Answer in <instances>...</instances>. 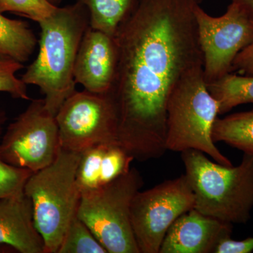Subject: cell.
<instances>
[{
    "label": "cell",
    "instance_id": "1",
    "mask_svg": "<svg viewBox=\"0 0 253 253\" xmlns=\"http://www.w3.org/2000/svg\"><path fill=\"white\" fill-rule=\"evenodd\" d=\"M204 0H139L120 25L117 67L106 94L116 111L118 142L134 160L162 157L169 95L204 67L196 11Z\"/></svg>",
    "mask_w": 253,
    "mask_h": 253
},
{
    "label": "cell",
    "instance_id": "2",
    "mask_svg": "<svg viewBox=\"0 0 253 253\" xmlns=\"http://www.w3.org/2000/svg\"><path fill=\"white\" fill-rule=\"evenodd\" d=\"M39 24V53L21 80L41 89L46 109L56 116L64 101L76 91L73 69L82 39L90 26L89 11L76 1L58 7Z\"/></svg>",
    "mask_w": 253,
    "mask_h": 253
},
{
    "label": "cell",
    "instance_id": "3",
    "mask_svg": "<svg viewBox=\"0 0 253 253\" xmlns=\"http://www.w3.org/2000/svg\"><path fill=\"white\" fill-rule=\"evenodd\" d=\"M186 179L194 195V209L228 224H246L253 209V155L244 154L239 166H226L207 155L181 152Z\"/></svg>",
    "mask_w": 253,
    "mask_h": 253
},
{
    "label": "cell",
    "instance_id": "4",
    "mask_svg": "<svg viewBox=\"0 0 253 253\" xmlns=\"http://www.w3.org/2000/svg\"><path fill=\"white\" fill-rule=\"evenodd\" d=\"M81 153L60 148L51 164L33 172L25 194L31 199L37 229L44 242V253H58L63 237L77 216L81 200L77 169Z\"/></svg>",
    "mask_w": 253,
    "mask_h": 253
},
{
    "label": "cell",
    "instance_id": "5",
    "mask_svg": "<svg viewBox=\"0 0 253 253\" xmlns=\"http://www.w3.org/2000/svg\"><path fill=\"white\" fill-rule=\"evenodd\" d=\"M166 114L167 151L197 150L219 164L233 166L213 141L219 105L208 91L203 67L196 68L176 84L169 95Z\"/></svg>",
    "mask_w": 253,
    "mask_h": 253
},
{
    "label": "cell",
    "instance_id": "6",
    "mask_svg": "<svg viewBox=\"0 0 253 253\" xmlns=\"http://www.w3.org/2000/svg\"><path fill=\"white\" fill-rule=\"evenodd\" d=\"M144 184L136 168L82 194L77 213L108 253H140L131 222L133 199Z\"/></svg>",
    "mask_w": 253,
    "mask_h": 253
},
{
    "label": "cell",
    "instance_id": "7",
    "mask_svg": "<svg viewBox=\"0 0 253 253\" xmlns=\"http://www.w3.org/2000/svg\"><path fill=\"white\" fill-rule=\"evenodd\" d=\"M194 208V195L184 174L139 191L133 199L131 222L140 253H159L173 223Z\"/></svg>",
    "mask_w": 253,
    "mask_h": 253
},
{
    "label": "cell",
    "instance_id": "8",
    "mask_svg": "<svg viewBox=\"0 0 253 253\" xmlns=\"http://www.w3.org/2000/svg\"><path fill=\"white\" fill-rule=\"evenodd\" d=\"M60 148L56 118L46 109L44 99L33 100L8 127L0 143V158L35 172L51 164Z\"/></svg>",
    "mask_w": 253,
    "mask_h": 253
},
{
    "label": "cell",
    "instance_id": "9",
    "mask_svg": "<svg viewBox=\"0 0 253 253\" xmlns=\"http://www.w3.org/2000/svg\"><path fill=\"white\" fill-rule=\"evenodd\" d=\"M55 118L61 149L81 153L96 145H119L116 111L106 94L76 91Z\"/></svg>",
    "mask_w": 253,
    "mask_h": 253
},
{
    "label": "cell",
    "instance_id": "10",
    "mask_svg": "<svg viewBox=\"0 0 253 253\" xmlns=\"http://www.w3.org/2000/svg\"><path fill=\"white\" fill-rule=\"evenodd\" d=\"M206 84L231 73L236 56L253 42V19L231 2L224 14L212 16L201 6L196 11Z\"/></svg>",
    "mask_w": 253,
    "mask_h": 253
},
{
    "label": "cell",
    "instance_id": "11",
    "mask_svg": "<svg viewBox=\"0 0 253 253\" xmlns=\"http://www.w3.org/2000/svg\"><path fill=\"white\" fill-rule=\"evenodd\" d=\"M117 61L114 37L89 26L76 56L73 69L75 82L89 92L106 94L114 81Z\"/></svg>",
    "mask_w": 253,
    "mask_h": 253
},
{
    "label": "cell",
    "instance_id": "12",
    "mask_svg": "<svg viewBox=\"0 0 253 253\" xmlns=\"http://www.w3.org/2000/svg\"><path fill=\"white\" fill-rule=\"evenodd\" d=\"M232 227L193 208L168 229L159 253H213L219 241L231 237Z\"/></svg>",
    "mask_w": 253,
    "mask_h": 253
},
{
    "label": "cell",
    "instance_id": "13",
    "mask_svg": "<svg viewBox=\"0 0 253 253\" xmlns=\"http://www.w3.org/2000/svg\"><path fill=\"white\" fill-rule=\"evenodd\" d=\"M0 246L21 253H44V240L35 224L33 204L24 191L0 199Z\"/></svg>",
    "mask_w": 253,
    "mask_h": 253
},
{
    "label": "cell",
    "instance_id": "14",
    "mask_svg": "<svg viewBox=\"0 0 253 253\" xmlns=\"http://www.w3.org/2000/svg\"><path fill=\"white\" fill-rule=\"evenodd\" d=\"M37 44L36 35L27 23L9 19L0 13V56L26 62Z\"/></svg>",
    "mask_w": 253,
    "mask_h": 253
},
{
    "label": "cell",
    "instance_id": "15",
    "mask_svg": "<svg viewBox=\"0 0 253 253\" xmlns=\"http://www.w3.org/2000/svg\"><path fill=\"white\" fill-rule=\"evenodd\" d=\"M212 139L214 143L224 142L244 154L253 155V109L217 118Z\"/></svg>",
    "mask_w": 253,
    "mask_h": 253
},
{
    "label": "cell",
    "instance_id": "16",
    "mask_svg": "<svg viewBox=\"0 0 253 253\" xmlns=\"http://www.w3.org/2000/svg\"><path fill=\"white\" fill-rule=\"evenodd\" d=\"M207 84L208 91L217 101L219 115L240 105L253 103V76L229 73Z\"/></svg>",
    "mask_w": 253,
    "mask_h": 253
},
{
    "label": "cell",
    "instance_id": "17",
    "mask_svg": "<svg viewBox=\"0 0 253 253\" xmlns=\"http://www.w3.org/2000/svg\"><path fill=\"white\" fill-rule=\"evenodd\" d=\"M139 0H77L89 11L90 27L114 36Z\"/></svg>",
    "mask_w": 253,
    "mask_h": 253
},
{
    "label": "cell",
    "instance_id": "18",
    "mask_svg": "<svg viewBox=\"0 0 253 253\" xmlns=\"http://www.w3.org/2000/svg\"><path fill=\"white\" fill-rule=\"evenodd\" d=\"M58 253H108L89 228L76 216L68 226Z\"/></svg>",
    "mask_w": 253,
    "mask_h": 253
},
{
    "label": "cell",
    "instance_id": "19",
    "mask_svg": "<svg viewBox=\"0 0 253 253\" xmlns=\"http://www.w3.org/2000/svg\"><path fill=\"white\" fill-rule=\"evenodd\" d=\"M100 144L88 148L81 152L77 169V183L81 194L99 188L101 165L105 147Z\"/></svg>",
    "mask_w": 253,
    "mask_h": 253
},
{
    "label": "cell",
    "instance_id": "20",
    "mask_svg": "<svg viewBox=\"0 0 253 253\" xmlns=\"http://www.w3.org/2000/svg\"><path fill=\"white\" fill-rule=\"evenodd\" d=\"M134 160V158L119 145H106L101 160V186L109 184L127 172Z\"/></svg>",
    "mask_w": 253,
    "mask_h": 253
},
{
    "label": "cell",
    "instance_id": "21",
    "mask_svg": "<svg viewBox=\"0 0 253 253\" xmlns=\"http://www.w3.org/2000/svg\"><path fill=\"white\" fill-rule=\"evenodd\" d=\"M58 7L49 0H0V13H16L38 23L54 14Z\"/></svg>",
    "mask_w": 253,
    "mask_h": 253
},
{
    "label": "cell",
    "instance_id": "22",
    "mask_svg": "<svg viewBox=\"0 0 253 253\" xmlns=\"http://www.w3.org/2000/svg\"><path fill=\"white\" fill-rule=\"evenodd\" d=\"M23 68L22 63L0 56V91L9 93L17 99H30L26 84L16 76V72Z\"/></svg>",
    "mask_w": 253,
    "mask_h": 253
},
{
    "label": "cell",
    "instance_id": "23",
    "mask_svg": "<svg viewBox=\"0 0 253 253\" xmlns=\"http://www.w3.org/2000/svg\"><path fill=\"white\" fill-rule=\"evenodd\" d=\"M32 171L15 167L0 158V199L24 191Z\"/></svg>",
    "mask_w": 253,
    "mask_h": 253
},
{
    "label": "cell",
    "instance_id": "24",
    "mask_svg": "<svg viewBox=\"0 0 253 253\" xmlns=\"http://www.w3.org/2000/svg\"><path fill=\"white\" fill-rule=\"evenodd\" d=\"M253 251V237L235 241L231 237L221 240L214 249L215 253H251Z\"/></svg>",
    "mask_w": 253,
    "mask_h": 253
},
{
    "label": "cell",
    "instance_id": "25",
    "mask_svg": "<svg viewBox=\"0 0 253 253\" xmlns=\"http://www.w3.org/2000/svg\"><path fill=\"white\" fill-rule=\"evenodd\" d=\"M233 71L244 76H253V42L238 54L232 65Z\"/></svg>",
    "mask_w": 253,
    "mask_h": 253
},
{
    "label": "cell",
    "instance_id": "26",
    "mask_svg": "<svg viewBox=\"0 0 253 253\" xmlns=\"http://www.w3.org/2000/svg\"><path fill=\"white\" fill-rule=\"evenodd\" d=\"M231 2L239 6L253 19V0H231Z\"/></svg>",
    "mask_w": 253,
    "mask_h": 253
},
{
    "label": "cell",
    "instance_id": "27",
    "mask_svg": "<svg viewBox=\"0 0 253 253\" xmlns=\"http://www.w3.org/2000/svg\"><path fill=\"white\" fill-rule=\"evenodd\" d=\"M50 1L53 4H56L59 2V0H50Z\"/></svg>",
    "mask_w": 253,
    "mask_h": 253
},
{
    "label": "cell",
    "instance_id": "28",
    "mask_svg": "<svg viewBox=\"0 0 253 253\" xmlns=\"http://www.w3.org/2000/svg\"><path fill=\"white\" fill-rule=\"evenodd\" d=\"M49 1H50V0H49Z\"/></svg>",
    "mask_w": 253,
    "mask_h": 253
}]
</instances>
